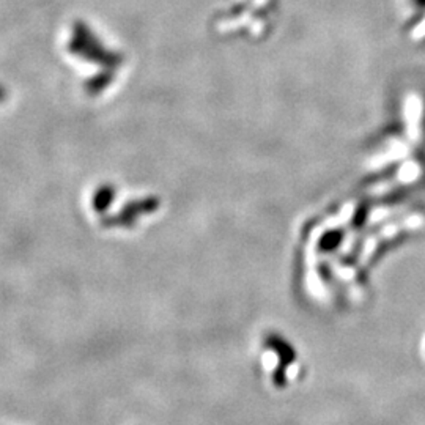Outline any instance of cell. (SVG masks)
<instances>
[{
  "label": "cell",
  "instance_id": "2",
  "mask_svg": "<svg viewBox=\"0 0 425 425\" xmlns=\"http://www.w3.org/2000/svg\"><path fill=\"white\" fill-rule=\"evenodd\" d=\"M411 2L417 9H425V0H411Z\"/></svg>",
  "mask_w": 425,
  "mask_h": 425
},
{
  "label": "cell",
  "instance_id": "1",
  "mask_svg": "<svg viewBox=\"0 0 425 425\" xmlns=\"http://www.w3.org/2000/svg\"><path fill=\"white\" fill-rule=\"evenodd\" d=\"M267 345L271 348V350H275L279 356V366L275 374H272V383H275V386H277V388H284L287 384L285 372H287V367L296 359V352L293 350L290 344L285 342L282 337L276 336V334L268 336Z\"/></svg>",
  "mask_w": 425,
  "mask_h": 425
}]
</instances>
